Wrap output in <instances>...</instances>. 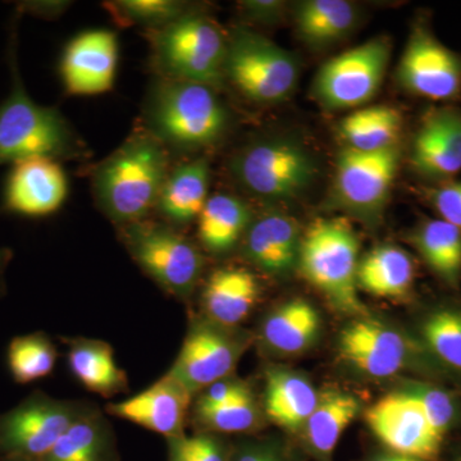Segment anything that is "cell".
Instances as JSON below:
<instances>
[{
  "instance_id": "obj_1",
  "label": "cell",
  "mask_w": 461,
  "mask_h": 461,
  "mask_svg": "<svg viewBox=\"0 0 461 461\" xmlns=\"http://www.w3.org/2000/svg\"><path fill=\"white\" fill-rule=\"evenodd\" d=\"M17 8L9 27L7 59L11 71V91L0 103V166L29 158L44 157L60 160H85L91 153L86 142L68 120L54 107L33 102L27 94L18 66Z\"/></svg>"
},
{
  "instance_id": "obj_2",
  "label": "cell",
  "mask_w": 461,
  "mask_h": 461,
  "mask_svg": "<svg viewBox=\"0 0 461 461\" xmlns=\"http://www.w3.org/2000/svg\"><path fill=\"white\" fill-rule=\"evenodd\" d=\"M171 168L168 149L141 126L93 167L96 204L118 229L148 220Z\"/></svg>"
},
{
  "instance_id": "obj_3",
  "label": "cell",
  "mask_w": 461,
  "mask_h": 461,
  "mask_svg": "<svg viewBox=\"0 0 461 461\" xmlns=\"http://www.w3.org/2000/svg\"><path fill=\"white\" fill-rule=\"evenodd\" d=\"M230 113L208 85L157 77L142 111V127L169 153L195 154L213 148L230 131Z\"/></svg>"
},
{
  "instance_id": "obj_4",
  "label": "cell",
  "mask_w": 461,
  "mask_h": 461,
  "mask_svg": "<svg viewBox=\"0 0 461 461\" xmlns=\"http://www.w3.org/2000/svg\"><path fill=\"white\" fill-rule=\"evenodd\" d=\"M359 262V238L348 218H318L303 233L297 269L342 313L364 312L357 286Z\"/></svg>"
},
{
  "instance_id": "obj_5",
  "label": "cell",
  "mask_w": 461,
  "mask_h": 461,
  "mask_svg": "<svg viewBox=\"0 0 461 461\" xmlns=\"http://www.w3.org/2000/svg\"><path fill=\"white\" fill-rule=\"evenodd\" d=\"M147 35L158 77L222 86L227 35L202 8Z\"/></svg>"
},
{
  "instance_id": "obj_6",
  "label": "cell",
  "mask_w": 461,
  "mask_h": 461,
  "mask_svg": "<svg viewBox=\"0 0 461 461\" xmlns=\"http://www.w3.org/2000/svg\"><path fill=\"white\" fill-rule=\"evenodd\" d=\"M239 186L264 202H291L304 195L317 178L313 154L288 138H264L239 150L230 162Z\"/></svg>"
},
{
  "instance_id": "obj_7",
  "label": "cell",
  "mask_w": 461,
  "mask_h": 461,
  "mask_svg": "<svg viewBox=\"0 0 461 461\" xmlns=\"http://www.w3.org/2000/svg\"><path fill=\"white\" fill-rule=\"evenodd\" d=\"M118 230L124 248L142 271L167 294L189 303L204 275L202 249L180 230L149 218Z\"/></svg>"
},
{
  "instance_id": "obj_8",
  "label": "cell",
  "mask_w": 461,
  "mask_h": 461,
  "mask_svg": "<svg viewBox=\"0 0 461 461\" xmlns=\"http://www.w3.org/2000/svg\"><path fill=\"white\" fill-rule=\"evenodd\" d=\"M300 65L290 51L247 26L227 35L224 81L257 104L286 102L295 91Z\"/></svg>"
},
{
  "instance_id": "obj_9",
  "label": "cell",
  "mask_w": 461,
  "mask_h": 461,
  "mask_svg": "<svg viewBox=\"0 0 461 461\" xmlns=\"http://www.w3.org/2000/svg\"><path fill=\"white\" fill-rule=\"evenodd\" d=\"M402 160V145L378 151L344 148L336 159L330 203L346 217L375 227L384 220Z\"/></svg>"
},
{
  "instance_id": "obj_10",
  "label": "cell",
  "mask_w": 461,
  "mask_h": 461,
  "mask_svg": "<svg viewBox=\"0 0 461 461\" xmlns=\"http://www.w3.org/2000/svg\"><path fill=\"white\" fill-rule=\"evenodd\" d=\"M391 51L390 38L375 36L330 58L315 75L312 96L330 112L363 107L381 89Z\"/></svg>"
},
{
  "instance_id": "obj_11",
  "label": "cell",
  "mask_w": 461,
  "mask_h": 461,
  "mask_svg": "<svg viewBox=\"0 0 461 461\" xmlns=\"http://www.w3.org/2000/svg\"><path fill=\"white\" fill-rule=\"evenodd\" d=\"M251 336L241 327H229L204 317L191 318L177 357L168 372L193 396L220 379L233 375Z\"/></svg>"
},
{
  "instance_id": "obj_12",
  "label": "cell",
  "mask_w": 461,
  "mask_h": 461,
  "mask_svg": "<svg viewBox=\"0 0 461 461\" xmlns=\"http://www.w3.org/2000/svg\"><path fill=\"white\" fill-rule=\"evenodd\" d=\"M93 406L33 391L11 411L0 414V455L42 459L67 429Z\"/></svg>"
},
{
  "instance_id": "obj_13",
  "label": "cell",
  "mask_w": 461,
  "mask_h": 461,
  "mask_svg": "<svg viewBox=\"0 0 461 461\" xmlns=\"http://www.w3.org/2000/svg\"><path fill=\"white\" fill-rule=\"evenodd\" d=\"M396 81L406 93L430 102L454 104L461 98V57L438 41L424 14L412 23Z\"/></svg>"
},
{
  "instance_id": "obj_14",
  "label": "cell",
  "mask_w": 461,
  "mask_h": 461,
  "mask_svg": "<svg viewBox=\"0 0 461 461\" xmlns=\"http://www.w3.org/2000/svg\"><path fill=\"white\" fill-rule=\"evenodd\" d=\"M366 424L393 453L435 461L445 438L435 429L420 403L396 388L366 411Z\"/></svg>"
},
{
  "instance_id": "obj_15",
  "label": "cell",
  "mask_w": 461,
  "mask_h": 461,
  "mask_svg": "<svg viewBox=\"0 0 461 461\" xmlns=\"http://www.w3.org/2000/svg\"><path fill=\"white\" fill-rule=\"evenodd\" d=\"M409 167L427 185L455 181L461 172V108L441 104L421 115L409 148Z\"/></svg>"
},
{
  "instance_id": "obj_16",
  "label": "cell",
  "mask_w": 461,
  "mask_h": 461,
  "mask_svg": "<svg viewBox=\"0 0 461 461\" xmlns=\"http://www.w3.org/2000/svg\"><path fill=\"white\" fill-rule=\"evenodd\" d=\"M68 196V178L51 158L35 157L11 165L2 187V211L26 218L56 213Z\"/></svg>"
},
{
  "instance_id": "obj_17",
  "label": "cell",
  "mask_w": 461,
  "mask_h": 461,
  "mask_svg": "<svg viewBox=\"0 0 461 461\" xmlns=\"http://www.w3.org/2000/svg\"><path fill=\"white\" fill-rule=\"evenodd\" d=\"M117 63V35L89 30L66 45L59 60L60 80L71 95H99L113 89Z\"/></svg>"
},
{
  "instance_id": "obj_18",
  "label": "cell",
  "mask_w": 461,
  "mask_h": 461,
  "mask_svg": "<svg viewBox=\"0 0 461 461\" xmlns=\"http://www.w3.org/2000/svg\"><path fill=\"white\" fill-rule=\"evenodd\" d=\"M339 346H350L377 355L397 364L403 372L411 373L415 378L447 384L444 375L430 360L414 333L405 332L375 318L360 317L348 323L339 335Z\"/></svg>"
},
{
  "instance_id": "obj_19",
  "label": "cell",
  "mask_w": 461,
  "mask_h": 461,
  "mask_svg": "<svg viewBox=\"0 0 461 461\" xmlns=\"http://www.w3.org/2000/svg\"><path fill=\"white\" fill-rule=\"evenodd\" d=\"M194 396L169 373L123 402L108 403L109 415L138 424L165 438L185 435Z\"/></svg>"
},
{
  "instance_id": "obj_20",
  "label": "cell",
  "mask_w": 461,
  "mask_h": 461,
  "mask_svg": "<svg viewBox=\"0 0 461 461\" xmlns=\"http://www.w3.org/2000/svg\"><path fill=\"white\" fill-rule=\"evenodd\" d=\"M302 239L295 218L284 212L267 211L254 214L240 249L258 271L285 278L299 267Z\"/></svg>"
},
{
  "instance_id": "obj_21",
  "label": "cell",
  "mask_w": 461,
  "mask_h": 461,
  "mask_svg": "<svg viewBox=\"0 0 461 461\" xmlns=\"http://www.w3.org/2000/svg\"><path fill=\"white\" fill-rule=\"evenodd\" d=\"M414 336L447 384L461 388V299H442L427 306Z\"/></svg>"
},
{
  "instance_id": "obj_22",
  "label": "cell",
  "mask_w": 461,
  "mask_h": 461,
  "mask_svg": "<svg viewBox=\"0 0 461 461\" xmlns=\"http://www.w3.org/2000/svg\"><path fill=\"white\" fill-rule=\"evenodd\" d=\"M211 163L206 157H195L172 167L167 176L156 209L167 224L181 230L198 221L208 202Z\"/></svg>"
},
{
  "instance_id": "obj_23",
  "label": "cell",
  "mask_w": 461,
  "mask_h": 461,
  "mask_svg": "<svg viewBox=\"0 0 461 461\" xmlns=\"http://www.w3.org/2000/svg\"><path fill=\"white\" fill-rule=\"evenodd\" d=\"M259 296L260 282L250 269L220 267L209 275L203 287V315L223 326L240 327Z\"/></svg>"
},
{
  "instance_id": "obj_24",
  "label": "cell",
  "mask_w": 461,
  "mask_h": 461,
  "mask_svg": "<svg viewBox=\"0 0 461 461\" xmlns=\"http://www.w3.org/2000/svg\"><path fill=\"white\" fill-rule=\"evenodd\" d=\"M321 315L308 300H288L266 315L260 326V341L271 353L299 355L313 348L320 339Z\"/></svg>"
},
{
  "instance_id": "obj_25",
  "label": "cell",
  "mask_w": 461,
  "mask_h": 461,
  "mask_svg": "<svg viewBox=\"0 0 461 461\" xmlns=\"http://www.w3.org/2000/svg\"><path fill=\"white\" fill-rule=\"evenodd\" d=\"M320 395L314 384L300 373L285 368H271L266 373L264 412L281 429L303 430Z\"/></svg>"
},
{
  "instance_id": "obj_26",
  "label": "cell",
  "mask_w": 461,
  "mask_h": 461,
  "mask_svg": "<svg viewBox=\"0 0 461 461\" xmlns=\"http://www.w3.org/2000/svg\"><path fill=\"white\" fill-rule=\"evenodd\" d=\"M417 264L408 250L393 244L378 245L360 258L357 286L382 299L406 300L412 295Z\"/></svg>"
},
{
  "instance_id": "obj_27",
  "label": "cell",
  "mask_w": 461,
  "mask_h": 461,
  "mask_svg": "<svg viewBox=\"0 0 461 461\" xmlns=\"http://www.w3.org/2000/svg\"><path fill=\"white\" fill-rule=\"evenodd\" d=\"M408 241L429 271L450 290L461 286V230L441 218H421Z\"/></svg>"
},
{
  "instance_id": "obj_28",
  "label": "cell",
  "mask_w": 461,
  "mask_h": 461,
  "mask_svg": "<svg viewBox=\"0 0 461 461\" xmlns=\"http://www.w3.org/2000/svg\"><path fill=\"white\" fill-rule=\"evenodd\" d=\"M254 218L251 206L232 194H215L200 213V247L215 257H226L241 245Z\"/></svg>"
},
{
  "instance_id": "obj_29",
  "label": "cell",
  "mask_w": 461,
  "mask_h": 461,
  "mask_svg": "<svg viewBox=\"0 0 461 461\" xmlns=\"http://www.w3.org/2000/svg\"><path fill=\"white\" fill-rule=\"evenodd\" d=\"M297 38L314 50L344 41L359 23V9L346 0H303L294 5Z\"/></svg>"
},
{
  "instance_id": "obj_30",
  "label": "cell",
  "mask_w": 461,
  "mask_h": 461,
  "mask_svg": "<svg viewBox=\"0 0 461 461\" xmlns=\"http://www.w3.org/2000/svg\"><path fill=\"white\" fill-rule=\"evenodd\" d=\"M67 363L74 377L90 393L112 397L129 390L126 372L115 362L113 348L103 339H68Z\"/></svg>"
},
{
  "instance_id": "obj_31",
  "label": "cell",
  "mask_w": 461,
  "mask_h": 461,
  "mask_svg": "<svg viewBox=\"0 0 461 461\" xmlns=\"http://www.w3.org/2000/svg\"><path fill=\"white\" fill-rule=\"evenodd\" d=\"M360 411L362 402L354 393L342 390L321 393L317 406L303 429L312 453L321 459H330L345 430L353 424Z\"/></svg>"
},
{
  "instance_id": "obj_32",
  "label": "cell",
  "mask_w": 461,
  "mask_h": 461,
  "mask_svg": "<svg viewBox=\"0 0 461 461\" xmlns=\"http://www.w3.org/2000/svg\"><path fill=\"white\" fill-rule=\"evenodd\" d=\"M41 460L118 461L111 423L98 409H91L66 430Z\"/></svg>"
},
{
  "instance_id": "obj_33",
  "label": "cell",
  "mask_w": 461,
  "mask_h": 461,
  "mask_svg": "<svg viewBox=\"0 0 461 461\" xmlns=\"http://www.w3.org/2000/svg\"><path fill=\"white\" fill-rule=\"evenodd\" d=\"M402 129V111L393 105L378 104L346 115L339 122V132L345 148L378 151L399 145Z\"/></svg>"
},
{
  "instance_id": "obj_34",
  "label": "cell",
  "mask_w": 461,
  "mask_h": 461,
  "mask_svg": "<svg viewBox=\"0 0 461 461\" xmlns=\"http://www.w3.org/2000/svg\"><path fill=\"white\" fill-rule=\"evenodd\" d=\"M400 388L420 403L432 426L445 439L461 429V395L447 384L409 378L403 379Z\"/></svg>"
},
{
  "instance_id": "obj_35",
  "label": "cell",
  "mask_w": 461,
  "mask_h": 461,
  "mask_svg": "<svg viewBox=\"0 0 461 461\" xmlns=\"http://www.w3.org/2000/svg\"><path fill=\"white\" fill-rule=\"evenodd\" d=\"M107 9L117 25L141 27L147 32H157L171 25L199 5L181 0H113L105 2Z\"/></svg>"
},
{
  "instance_id": "obj_36",
  "label": "cell",
  "mask_w": 461,
  "mask_h": 461,
  "mask_svg": "<svg viewBox=\"0 0 461 461\" xmlns=\"http://www.w3.org/2000/svg\"><path fill=\"white\" fill-rule=\"evenodd\" d=\"M57 357L56 345L45 333L17 336L8 345V371L16 384H32L51 375Z\"/></svg>"
},
{
  "instance_id": "obj_37",
  "label": "cell",
  "mask_w": 461,
  "mask_h": 461,
  "mask_svg": "<svg viewBox=\"0 0 461 461\" xmlns=\"http://www.w3.org/2000/svg\"><path fill=\"white\" fill-rule=\"evenodd\" d=\"M193 417L198 426V432L217 435L249 433L260 426L262 411L253 393L226 405L211 409H194Z\"/></svg>"
},
{
  "instance_id": "obj_38",
  "label": "cell",
  "mask_w": 461,
  "mask_h": 461,
  "mask_svg": "<svg viewBox=\"0 0 461 461\" xmlns=\"http://www.w3.org/2000/svg\"><path fill=\"white\" fill-rule=\"evenodd\" d=\"M168 461H229L230 446L222 436L196 432L167 438Z\"/></svg>"
},
{
  "instance_id": "obj_39",
  "label": "cell",
  "mask_w": 461,
  "mask_h": 461,
  "mask_svg": "<svg viewBox=\"0 0 461 461\" xmlns=\"http://www.w3.org/2000/svg\"><path fill=\"white\" fill-rule=\"evenodd\" d=\"M229 461H296V457L284 442L260 438L232 446Z\"/></svg>"
},
{
  "instance_id": "obj_40",
  "label": "cell",
  "mask_w": 461,
  "mask_h": 461,
  "mask_svg": "<svg viewBox=\"0 0 461 461\" xmlns=\"http://www.w3.org/2000/svg\"><path fill=\"white\" fill-rule=\"evenodd\" d=\"M426 200L438 218L461 230V181L427 187Z\"/></svg>"
},
{
  "instance_id": "obj_41",
  "label": "cell",
  "mask_w": 461,
  "mask_h": 461,
  "mask_svg": "<svg viewBox=\"0 0 461 461\" xmlns=\"http://www.w3.org/2000/svg\"><path fill=\"white\" fill-rule=\"evenodd\" d=\"M253 395V390L247 382L242 381L235 375L220 379L211 386L204 388L199 393L194 409H211L215 406L226 405V403L244 399Z\"/></svg>"
},
{
  "instance_id": "obj_42",
  "label": "cell",
  "mask_w": 461,
  "mask_h": 461,
  "mask_svg": "<svg viewBox=\"0 0 461 461\" xmlns=\"http://www.w3.org/2000/svg\"><path fill=\"white\" fill-rule=\"evenodd\" d=\"M239 8L248 23L275 25L285 16L286 3L280 0H244L239 3Z\"/></svg>"
},
{
  "instance_id": "obj_43",
  "label": "cell",
  "mask_w": 461,
  "mask_h": 461,
  "mask_svg": "<svg viewBox=\"0 0 461 461\" xmlns=\"http://www.w3.org/2000/svg\"><path fill=\"white\" fill-rule=\"evenodd\" d=\"M69 5V2H32L18 5L17 8H20L23 14L29 11L39 17L54 18L59 17Z\"/></svg>"
},
{
  "instance_id": "obj_44",
  "label": "cell",
  "mask_w": 461,
  "mask_h": 461,
  "mask_svg": "<svg viewBox=\"0 0 461 461\" xmlns=\"http://www.w3.org/2000/svg\"><path fill=\"white\" fill-rule=\"evenodd\" d=\"M12 257H14V253H12L11 249H0V295L5 293V273Z\"/></svg>"
},
{
  "instance_id": "obj_45",
  "label": "cell",
  "mask_w": 461,
  "mask_h": 461,
  "mask_svg": "<svg viewBox=\"0 0 461 461\" xmlns=\"http://www.w3.org/2000/svg\"><path fill=\"white\" fill-rule=\"evenodd\" d=\"M371 461H426V460H421V459H418V457L408 456V455L396 454V453H393V451H390V453L381 454V455H378V456L373 457V459Z\"/></svg>"
},
{
  "instance_id": "obj_46",
  "label": "cell",
  "mask_w": 461,
  "mask_h": 461,
  "mask_svg": "<svg viewBox=\"0 0 461 461\" xmlns=\"http://www.w3.org/2000/svg\"><path fill=\"white\" fill-rule=\"evenodd\" d=\"M0 461H42L41 459H32V457L7 456L2 457Z\"/></svg>"
},
{
  "instance_id": "obj_47",
  "label": "cell",
  "mask_w": 461,
  "mask_h": 461,
  "mask_svg": "<svg viewBox=\"0 0 461 461\" xmlns=\"http://www.w3.org/2000/svg\"><path fill=\"white\" fill-rule=\"evenodd\" d=\"M451 461H461V451H459V453L455 455V456L453 457V460H451Z\"/></svg>"
}]
</instances>
